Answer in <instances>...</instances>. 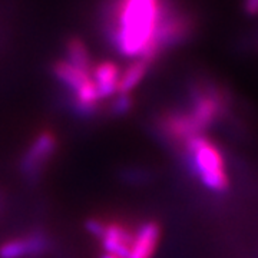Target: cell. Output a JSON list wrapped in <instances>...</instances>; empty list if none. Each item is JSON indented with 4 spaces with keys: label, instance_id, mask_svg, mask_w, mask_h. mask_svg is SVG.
Here are the masks:
<instances>
[{
    "label": "cell",
    "instance_id": "obj_5",
    "mask_svg": "<svg viewBox=\"0 0 258 258\" xmlns=\"http://www.w3.org/2000/svg\"><path fill=\"white\" fill-rule=\"evenodd\" d=\"M99 240H101L102 248L106 254L128 258L132 240H134V234L128 230L126 225L113 221L103 225Z\"/></svg>",
    "mask_w": 258,
    "mask_h": 258
},
{
    "label": "cell",
    "instance_id": "obj_12",
    "mask_svg": "<svg viewBox=\"0 0 258 258\" xmlns=\"http://www.w3.org/2000/svg\"><path fill=\"white\" fill-rule=\"evenodd\" d=\"M232 49L237 55L258 57V23L238 33L232 40Z\"/></svg>",
    "mask_w": 258,
    "mask_h": 258
},
{
    "label": "cell",
    "instance_id": "obj_6",
    "mask_svg": "<svg viewBox=\"0 0 258 258\" xmlns=\"http://www.w3.org/2000/svg\"><path fill=\"white\" fill-rule=\"evenodd\" d=\"M161 238V227L155 221L144 222L134 234L128 258H152Z\"/></svg>",
    "mask_w": 258,
    "mask_h": 258
},
{
    "label": "cell",
    "instance_id": "obj_14",
    "mask_svg": "<svg viewBox=\"0 0 258 258\" xmlns=\"http://www.w3.org/2000/svg\"><path fill=\"white\" fill-rule=\"evenodd\" d=\"M242 10L247 16H257L258 15V0H244Z\"/></svg>",
    "mask_w": 258,
    "mask_h": 258
},
{
    "label": "cell",
    "instance_id": "obj_8",
    "mask_svg": "<svg viewBox=\"0 0 258 258\" xmlns=\"http://www.w3.org/2000/svg\"><path fill=\"white\" fill-rule=\"evenodd\" d=\"M120 71L118 64L111 60L101 62L92 68V79L101 99L109 98L115 92H118V83H119Z\"/></svg>",
    "mask_w": 258,
    "mask_h": 258
},
{
    "label": "cell",
    "instance_id": "obj_10",
    "mask_svg": "<svg viewBox=\"0 0 258 258\" xmlns=\"http://www.w3.org/2000/svg\"><path fill=\"white\" fill-rule=\"evenodd\" d=\"M64 52H66V57L69 63L74 64L75 68L81 69L83 72L92 74V59L83 40L76 36L69 37L64 45Z\"/></svg>",
    "mask_w": 258,
    "mask_h": 258
},
{
    "label": "cell",
    "instance_id": "obj_13",
    "mask_svg": "<svg viewBox=\"0 0 258 258\" xmlns=\"http://www.w3.org/2000/svg\"><path fill=\"white\" fill-rule=\"evenodd\" d=\"M134 106V101L129 93H118L115 101L111 103V113L115 116L126 115Z\"/></svg>",
    "mask_w": 258,
    "mask_h": 258
},
{
    "label": "cell",
    "instance_id": "obj_2",
    "mask_svg": "<svg viewBox=\"0 0 258 258\" xmlns=\"http://www.w3.org/2000/svg\"><path fill=\"white\" fill-rule=\"evenodd\" d=\"M197 32V13L184 0H162L157 32L151 45L139 59L152 66L161 56L191 42Z\"/></svg>",
    "mask_w": 258,
    "mask_h": 258
},
{
    "label": "cell",
    "instance_id": "obj_3",
    "mask_svg": "<svg viewBox=\"0 0 258 258\" xmlns=\"http://www.w3.org/2000/svg\"><path fill=\"white\" fill-rule=\"evenodd\" d=\"M182 145L200 182L211 192H225L230 188V175L220 147L204 134L191 137Z\"/></svg>",
    "mask_w": 258,
    "mask_h": 258
},
{
    "label": "cell",
    "instance_id": "obj_4",
    "mask_svg": "<svg viewBox=\"0 0 258 258\" xmlns=\"http://www.w3.org/2000/svg\"><path fill=\"white\" fill-rule=\"evenodd\" d=\"M56 147L57 139L50 131H43L42 134H39L23 157V172L30 176H36L39 172H42L46 166V162L56 151Z\"/></svg>",
    "mask_w": 258,
    "mask_h": 258
},
{
    "label": "cell",
    "instance_id": "obj_11",
    "mask_svg": "<svg viewBox=\"0 0 258 258\" xmlns=\"http://www.w3.org/2000/svg\"><path fill=\"white\" fill-rule=\"evenodd\" d=\"M149 69L151 66L141 59H135L132 63H129L126 69L120 74L118 93H129L131 91H134L147 76Z\"/></svg>",
    "mask_w": 258,
    "mask_h": 258
},
{
    "label": "cell",
    "instance_id": "obj_15",
    "mask_svg": "<svg viewBox=\"0 0 258 258\" xmlns=\"http://www.w3.org/2000/svg\"><path fill=\"white\" fill-rule=\"evenodd\" d=\"M102 258H122V257H118V255H113V254H106V252H105V254L102 255Z\"/></svg>",
    "mask_w": 258,
    "mask_h": 258
},
{
    "label": "cell",
    "instance_id": "obj_7",
    "mask_svg": "<svg viewBox=\"0 0 258 258\" xmlns=\"http://www.w3.org/2000/svg\"><path fill=\"white\" fill-rule=\"evenodd\" d=\"M46 237L43 234H30L28 237L6 241L0 245V258H23L36 255L46 249Z\"/></svg>",
    "mask_w": 258,
    "mask_h": 258
},
{
    "label": "cell",
    "instance_id": "obj_9",
    "mask_svg": "<svg viewBox=\"0 0 258 258\" xmlns=\"http://www.w3.org/2000/svg\"><path fill=\"white\" fill-rule=\"evenodd\" d=\"M52 74L55 75V78L60 83H63L68 89H71L72 93H75L83 83L88 79L92 78V74L83 72L81 69L75 68L74 64H71L68 60H56L52 64Z\"/></svg>",
    "mask_w": 258,
    "mask_h": 258
},
{
    "label": "cell",
    "instance_id": "obj_1",
    "mask_svg": "<svg viewBox=\"0 0 258 258\" xmlns=\"http://www.w3.org/2000/svg\"><path fill=\"white\" fill-rule=\"evenodd\" d=\"M162 0H103L102 32L112 49L138 59L157 32Z\"/></svg>",
    "mask_w": 258,
    "mask_h": 258
}]
</instances>
